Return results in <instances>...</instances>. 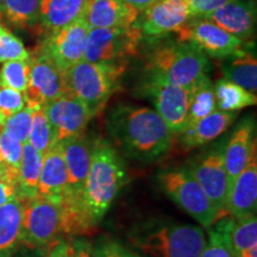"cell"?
<instances>
[{
  "instance_id": "9",
  "label": "cell",
  "mask_w": 257,
  "mask_h": 257,
  "mask_svg": "<svg viewBox=\"0 0 257 257\" xmlns=\"http://www.w3.org/2000/svg\"><path fill=\"white\" fill-rule=\"evenodd\" d=\"M141 93L153 102L155 111L175 136L182 133L194 92L147 73Z\"/></svg>"
},
{
  "instance_id": "23",
  "label": "cell",
  "mask_w": 257,
  "mask_h": 257,
  "mask_svg": "<svg viewBox=\"0 0 257 257\" xmlns=\"http://www.w3.org/2000/svg\"><path fill=\"white\" fill-rule=\"evenodd\" d=\"M23 208L19 197L0 206V257H12L22 245Z\"/></svg>"
},
{
  "instance_id": "39",
  "label": "cell",
  "mask_w": 257,
  "mask_h": 257,
  "mask_svg": "<svg viewBox=\"0 0 257 257\" xmlns=\"http://www.w3.org/2000/svg\"><path fill=\"white\" fill-rule=\"evenodd\" d=\"M47 257H69L68 239H60L50 246Z\"/></svg>"
},
{
  "instance_id": "20",
  "label": "cell",
  "mask_w": 257,
  "mask_h": 257,
  "mask_svg": "<svg viewBox=\"0 0 257 257\" xmlns=\"http://www.w3.org/2000/svg\"><path fill=\"white\" fill-rule=\"evenodd\" d=\"M140 12L123 0H89L85 18L89 29L130 28L136 25Z\"/></svg>"
},
{
  "instance_id": "14",
  "label": "cell",
  "mask_w": 257,
  "mask_h": 257,
  "mask_svg": "<svg viewBox=\"0 0 257 257\" xmlns=\"http://www.w3.org/2000/svg\"><path fill=\"white\" fill-rule=\"evenodd\" d=\"M43 108L53 128L55 144L85 134L93 117L86 105L69 92L48 102Z\"/></svg>"
},
{
  "instance_id": "17",
  "label": "cell",
  "mask_w": 257,
  "mask_h": 257,
  "mask_svg": "<svg viewBox=\"0 0 257 257\" xmlns=\"http://www.w3.org/2000/svg\"><path fill=\"white\" fill-rule=\"evenodd\" d=\"M253 154H256L255 123L245 118L237 125L224 146V166L227 178V193L242 170L245 168Z\"/></svg>"
},
{
  "instance_id": "35",
  "label": "cell",
  "mask_w": 257,
  "mask_h": 257,
  "mask_svg": "<svg viewBox=\"0 0 257 257\" xmlns=\"http://www.w3.org/2000/svg\"><path fill=\"white\" fill-rule=\"evenodd\" d=\"M25 107V96L22 92L0 85V113L6 118Z\"/></svg>"
},
{
  "instance_id": "30",
  "label": "cell",
  "mask_w": 257,
  "mask_h": 257,
  "mask_svg": "<svg viewBox=\"0 0 257 257\" xmlns=\"http://www.w3.org/2000/svg\"><path fill=\"white\" fill-rule=\"evenodd\" d=\"M217 110L216 95H214L213 85L210 80L200 86L193 94L191 105H189L187 118H186L185 128L191 127L202 118L207 117L212 112ZM182 130V131H184Z\"/></svg>"
},
{
  "instance_id": "1",
  "label": "cell",
  "mask_w": 257,
  "mask_h": 257,
  "mask_svg": "<svg viewBox=\"0 0 257 257\" xmlns=\"http://www.w3.org/2000/svg\"><path fill=\"white\" fill-rule=\"evenodd\" d=\"M106 127L125 156L147 163L165 156L175 137L155 110L128 104H118L108 112Z\"/></svg>"
},
{
  "instance_id": "6",
  "label": "cell",
  "mask_w": 257,
  "mask_h": 257,
  "mask_svg": "<svg viewBox=\"0 0 257 257\" xmlns=\"http://www.w3.org/2000/svg\"><path fill=\"white\" fill-rule=\"evenodd\" d=\"M157 184L166 195L201 227L208 229L223 218L187 167H170L161 170Z\"/></svg>"
},
{
  "instance_id": "11",
  "label": "cell",
  "mask_w": 257,
  "mask_h": 257,
  "mask_svg": "<svg viewBox=\"0 0 257 257\" xmlns=\"http://www.w3.org/2000/svg\"><path fill=\"white\" fill-rule=\"evenodd\" d=\"M225 141H219L207 152L194 157L187 168L199 182L221 217H227V178L224 166Z\"/></svg>"
},
{
  "instance_id": "36",
  "label": "cell",
  "mask_w": 257,
  "mask_h": 257,
  "mask_svg": "<svg viewBox=\"0 0 257 257\" xmlns=\"http://www.w3.org/2000/svg\"><path fill=\"white\" fill-rule=\"evenodd\" d=\"M95 257H141L136 252L131 251L121 245V244L114 242V240L106 239L99 243L94 248Z\"/></svg>"
},
{
  "instance_id": "10",
  "label": "cell",
  "mask_w": 257,
  "mask_h": 257,
  "mask_svg": "<svg viewBox=\"0 0 257 257\" xmlns=\"http://www.w3.org/2000/svg\"><path fill=\"white\" fill-rule=\"evenodd\" d=\"M29 62L30 73L28 88L24 92L25 107L35 111L67 91L63 73L38 46L29 57Z\"/></svg>"
},
{
  "instance_id": "12",
  "label": "cell",
  "mask_w": 257,
  "mask_h": 257,
  "mask_svg": "<svg viewBox=\"0 0 257 257\" xmlns=\"http://www.w3.org/2000/svg\"><path fill=\"white\" fill-rule=\"evenodd\" d=\"M179 41L189 42L206 56L226 59L246 50L251 44L240 41L204 17H192L178 31Z\"/></svg>"
},
{
  "instance_id": "22",
  "label": "cell",
  "mask_w": 257,
  "mask_h": 257,
  "mask_svg": "<svg viewBox=\"0 0 257 257\" xmlns=\"http://www.w3.org/2000/svg\"><path fill=\"white\" fill-rule=\"evenodd\" d=\"M236 112H224L216 110L195 123L193 126L182 131L180 143L185 150H191L217 140L226 133L236 119Z\"/></svg>"
},
{
  "instance_id": "31",
  "label": "cell",
  "mask_w": 257,
  "mask_h": 257,
  "mask_svg": "<svg viewBox=\"0 0 257 257\" xmlns=\"http://www.w3.org/2000/svg\"><path fill=\"white\" fill-rule=\"evenodd\" d=\"M28 143L32 148H35L38 153H41L42 155H44L55 144L53 128L50 126V123L48 120L43 107L34 111L31 131L30 135H29Z\"/></svg>"
},
{
  "instance_id": "18",
  "label": "cell",
  "mask_w": 257,
  "mask_h": 257,
  "mask_svg": "<svg viewBox=\"0 0 257 257\" xmlns=\"http://www.w3.org/2000/svg\"><path fill=\"white\" fill-rule=\"evenodd\" d=\"M257 207V159L253 154L227 193L226 213L232 219L256 214Z\"/></svg>"
},
{
  "instance_id": "21",
  "label": "cell",
  "mask_w": 257,
  "mask_h": 257,
  "mask_svg": "<svg viewBox=\"0 0 257 257\" xmlns=\"http://www.w3.org/2000/svg\"><path fill=\"white\" fill-rule=\"evenodd\" d=\"M68 173L61 143L54 144L43 155L37 195L60 201L67 191Z\"/></svg>"
},
{
  "instance_id": "43",
  "label": "cell",
  "mask_w": 257,
  "mask_h": 257,
  "mask_svg": "<svg viewBox=\"0 0 257 257\" xmlns=\"http://www.w3.org/2000/svg\"><path fill=\"white\" fill-rule=\"evenodd\" d=\"M4 123H5V117L0 113V133L3 131V127H4Z\"/></svg>"
},
{
  "instance_id": "40",
  "label": "cell",
  "mask_w": 257,
  "mask_h": 257,
  "mask_svg": "<svg viewBox=\"0 0 257 257\" xmlns=\"http://www.w3.org/2000/svg\"><path fill=\"white\" fill-rule=\"evenodd\" d=\"M16 197H18L17 189L14 186L6 184V182L0 180V206L12 200Z\"/></svg>"
},
{
  "instance_id": "42",
  "label": "cell",
  "mask_w": 257,
  "mask_h": 257,
  "mask_svg": "<svg viewBox=\"0 0 257 257\" xmlns=\"http://www.w3.org/2000/svg\"><path fill=\"white\" fill-rule=\"evenodd\" d=\"M236 257H257V245H253L251 248L244 250Z\"/></svg>"
},
{
  "instance_id": "33",
  "label": "cell",
  "mask_w": 257,
  "mask_h": 257,
  "mask_svg": "<svg viewBox=\"0 0 257 257\" xmlns=\"http://www.w3.org/2000/svg\"><path fill=\"white\" fill-rule=\"evenodd\" d=\"M30 53L24 43L10 29L0 23V62L14 60H28Z\"/></svg>"
},
{
  "instance_id": "25",
  "label": "cell",
  "mask_w": 257,
  "mask_h": 257,
  "mask_svg": "<svg viewBox=\"0 0 257 257\" xmlns=\"http://www.w3.org/2000/svg\"><path fill=\"white\" fill-rule=\"evenodd\" d=\"M43 155L32 148L28 142L23 143L21 167L18 179V197L22 200H29L37 197L38 180H40Z\"/></svg>"
},
{
  "instance_id": "34",
  "label": "cell",
  "mask_w": 257,
  "mask_h": 257,
  "mask_svg": "<svg viewBox=\"0 0 257 257\" xmlns=\"http://www.w3.org/2000/svg\"><path fill=\"white\" fill-rule=\"evenodd\" d=\"M32 115H34V110L24 107L22 111L6 118L3 130L21 143L28 142L31 131Z\"/></svg>"
},
{
  "instance_id": "2",
  "label": "cell",
  "mask_w": 257,
  "mask_h": 257,
  "mask_svg": "<svg viewBox=\"0 0 257 257\" xmlns=\"http://www.w3.org/2000/svg\"><path fill=\"white\" fill-rule=\"evenodd\" d=\"M201 226L167 219H149L131 227L127 242L148 257H200L206 245Z\"/></svg>"
},
{
  "instance_id": "29",
  "label": "cell",
  "mask_w": 257,
  "mask_h": 257,
  "mask_svg": "<svg viewBox=\"0 0 257 257\" xmlns=\"http://www.w3.org/2000/svg\"><path fill=\"white\" fill-rule=\"evenodd\" d=\"M230 243L234 257L244 250L257 245V219L256 214H250L238 219H232L230 229Z\"/></svg>"
},
{
  "instance_id": "15",
  "label": "cell",
  "mask_w": 257,
  "mask_h": 257,
  "mask_svg": "<svg viewBox=\"0 0 257 257\" xmlns=\"http://www.w3.org/2000/svg\"><path fill=\"white\" fill-rule=\"evenodd\" d=\"M191 18L186 0H159L144 11L138 28L143 37L159 38L181 30Z\"/></svg>"
},
{
  "instance_id": "37",
  "label": "cell",
  "mask_w": 257,
  "mask_h": 257,
  "mask_svg": "<svg viewBox=\"0 0 257 257\" xmlns=\"http://www.w3.org/2000/svg\"><path fill=\"white\" fill-rule=\"evenodd\" d=\"M186 2L191 10L192 17H205L233 0H186Z\"/></svg>"
},
{
  "instance_id": "28",
  "label": "cell",
  "mask_w": 257,
  "mask_h": 257,
  "mask_svg": "<svg viewBox=\"0 0 257 257\" xmlns=\"http://www.w3.org/2000/svg\"><path fill=\"white\" fill-rule=\"evenodd\" d=\"M231 225L232 218L224 217L214 224V227H208L206 245L200 257H234L229 237Z\"/></svg>"
},
{
  "instance_id": "32",
  "label": "cell",
  "mask_w": 257,
  "mask_h": 257,
  "mask_svg": "<svg viewBox=\"0 0 257 257\" xmlns=\"http://www.w3.org/2000/svg\"><path fill=\"white\" fill-rule=\"evenodd\" d=\"M30 62L28 60L6 61L0 68V85L24 93L28 88Z\"/></svg>"
},
{
  "instance_id": "24",
  "label": "cell",
  "mask_w": 257,
  "mask_h": 257,
  "mask_svg": "<svg viewBox=\"0 0 257 257\" xmlns=\"http://www.w3.org/2000/svg\"><path fill=\"white\" fill-rule=\"evenodd\" d=\"M223 75L227 81L256 94L257 62L256 57L248 49L226 57V62L223 64Z\"/></svg>"
},
{
  "instance_id": "16",
  "label": "cell",
  "mask_w": 257,
  "mask_h": 257,
  "mask_svg": "<svg viewBox=\"0 0 257 257\" xmlns=\"http://www.w3.org/2000/svg\"><path fill=\"white\" fill-rule=\"evenodd\" d=\"M204 18L240 41L251 44L256 31V2L233 0Z\"/></svg>"
},
{
  "instance_id": "4",
  "label": "cell",
  "mask_w": 257,
  "mask_h": 257,
  "mask_svg": "<svg viewBox=\"0 0 257 257\" xmlns=\"http://www.w3.org/2000/svg\"><path fill=\"white\" fill-rule=\"evenodd\" d=\"M126 182V170L117 148L104 138H96L92 143L85 185L86 208L95 226Z\"/></svg>"
},
{
  "instance_id": "27",
  "label": "cell",
  "mask_w": 257,
  "mask_h": 257,
  "mask_svg": "<svg viewBox=\"0 0 257 257\" xmlns=\"http://www.w3.org/2000/svg\"><path fill=\"white\" fill-rule=\"evenodd\" d=\"M40 0H3L4 21L9 27L27 30L38 23Z\"/></svg>"
},
{
  "instance_id": "8",
  "label": "cell",
  "mask_w": 257,
  "mask_h": 257,
  "mask_svg": "<svg viewBox=\"0 0 257 257\" xmlns=\"http://www.w3.org/2000/svg\"><path fill=\"white\" fill-rule=\"evenodd\" d=\"M142 38L138 25L130 28L89 29L83 60L126 68L128 59L138 55Z\"/></svg>"
},
{
  "instance_id": "44",
  "label": "cell",
  "mask_w": 257,
  "mask_h": 257,
  "mask_svg": "<svg viewBox=\"0 0 257 257\" xmlns=\"http://www.w3.org/2000/svg\"><path fill=\"white\" fill-rule=\"evenodd\" d=\"M4 21V14H3V0H0V23Z\"/></svg>"
},
{
  "instance_id": "5",
  "label": "cell",
  "mask_w": 257,
  "mask_h": 257,
  "mask_svg": "<svg viewBox=\"0 0 257 257\" xmlns=\"http://www.w3.org/2000/svg\"><path fill=\"white\" fill-rule=\"evenodd\" d=\"M124 70L125 67L81 60L63 73L66 91L79 98L94 115L117 89Z\"/></svg>"
},
{
  "instance_id": "3",
  "label": "cell",
  "mask_w": 257,
  "mask_h": 257,
  "mask_svg": "<svg viewBox=\"0 0 257 257\" xmlns=\"http://www.w3.org/2000/svg\"><path fill=\"white\" fill-rule=\"evenodd\" d=\"M147 73L195 92L207 82L208 60L202 51L176 38L155 41L147 51Z\"/></svg>"
},
{
  "instance_id": "41",
  "label": "cell",
  "mask_w": 257,
  "mask_h": 257,
  "mask_svg": "<svg viewBox=\"0 0 257 257\" xmlns=\"http://www.w3.org/2000/svg\"><path fill=\"white\" fill-rule=\"evenodd\" d=\"M123 2L126 3L127 5H130L131 8L138 12H144L159 0H123Z\"/></svg>"
},
{
  "instance_id": "26",
  "label": "cell",
  "mask_w": 257,
  "mask_h": 257,
  "mask_svg": "<svg viewBox=\"0 0 257 257\" xmlns=\"http://www.w3.org/2000/svg\"><path fill=\"white\" fill-rule=\"evenodd\" d=\"M217 108L224 112H236L256 105V94L236 83L220 79L213 85Z\"/></svg>"
},
{
  "instance_id": "38",
  "label": "cell",
  "mask_w": 257,
  "mask_h": 257,
  "mask_svg": "<svg viewBox=\"0 0 257 257\" xmlns=\"http://www.w3.org/2000/svg\"><path fill=\"white\" fill-rule=\"evenodd\" d=\"M69 257H95L94 246L82 238L68 239Z\"/></svg>"
},
{
  "instance_id": "19",
  "label": "cell",
  "mask_w": 257,
  "mask_h": 257,
  "mask_svg": "<svg viewBox=\"0 0 257 257\" xmlns=\"http://www.w3.org/2000/svg\"><path fill=\"white\" fill-rule=\"evenodd\" d=\"M89 0H40L38 23L34 30L40 36L55 32L85 17Z\"/></svg>"
},
{
  "instance_id": "13",
  "label": "cell",
  "mask_w": 257,
  "mask_h": 257,
  "mask_svg": "<svg viewBox=\"0 0 257 257\" xmlns=\"http://www.w3.org/2000/svg\"><path fill=\"white\" fill-rule=\"evenodd\" d=\"M89 28L85 18L42 37L38 44L56 67L64 73L83 60Z\"/></svg>"
},
{
  "instance_id": "7",
  "label": "cell",
  "mask_w": 257,
  "mask_h": 257,
  "mask_svg": "<svg viewBox=\"0 0 257 257\" xmlns=\"http://www.w3.org/2000/svg\"><path fill=\"white\" fill-rule=\"evenodd\" d=\"M23 201L22 244L30 249L50 248L66 236L64 213L60 201L40 195Z\"/></svg>"
}]
</instances>
